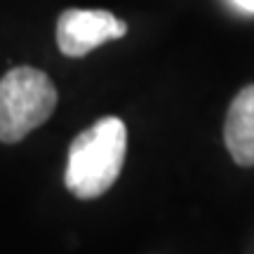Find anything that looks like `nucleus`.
<instances>
[{"instance_id":"2","label":"nucleus","mask_w":254,"mask_h":254,"mask_svg":"<svg viewBox=\"0 0 254 254\" xmlns=\"http://www.w3.org/2000/svg\"><path fill=\"white\" fill-rule=\"evenodd\" d=\"M57 87L33 66H17L0 80V141L17 144L40 127L57 109Z\"/></svg>"},{"instance_id":"1","label":"nucleus","mask_w":254,"mask_h":254,"mask_svg":"<svg viewBox=\"0 0 254 254\" xmlns=\"http://www.w3.org/2000/svg\"><path fill=\"white\" fill-rule=\"evenodd\" d=\"M127 155V127L116 116H106L82 129L68 146L64 184L75 198L104 195L118 182Z\"/></svg>"},{"instance_id":"5","label":"nucleus","mask_w":254,"mask_h":254,"mask_svg":"<svg viewBox=\"0 0 254 254\" xmlns=\"http://www.w3.org/2000/svg\"><path fill=\"white\" fill-rule=\"evenodd\" d=\"M240 9H245V12H254V0H233Z\"/></svg>"},{"instance_id":"4","label":"nucleus","mask_w":254,"mask_h":254,"mask_svg":"<svg viewBox=\"0 0 254 254\" xmlns=\"http://www.w3.org/2000/svg\"><path fill=\"white\" fill-rule=\"evenodd\" d=\"M224 141L238 165L254 167V85L243 87L231 101L224 123Z\"/></svg>"},{"instance_id":"3","label":"nucleus","mask_w":254,"mask_h":254,"mask_svg":"<svg viewBox=\"0 0 254 254\" xmlns=\"http://www.w3.org/2000/svg\"><path fill=\"white\" fill-rule=\"evenodd\" d=\"M127 33V24L106 9H64L57 21V45L64 57H85Z\"/></svg>"}]
</instances>
